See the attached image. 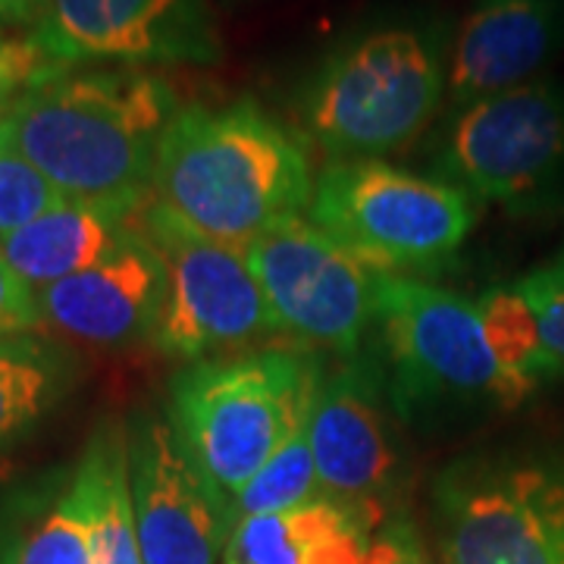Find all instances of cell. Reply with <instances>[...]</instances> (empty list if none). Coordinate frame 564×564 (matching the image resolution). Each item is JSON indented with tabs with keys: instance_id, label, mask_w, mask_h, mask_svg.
I'll list each match as a JSON object with an SVG mask.
<instances>
[{
	"instance_id": "cell-1",
	"label": "cell",
	"mask_w": 564,
	"mask_h": 564,
	"mask_svg": "<svg viewBox=\"0 0 564 564\" xmlns=\"http://www.w3.org/2000/svg\"><path fill=\"white\" fill-rule=\"evenodd\" d=\"M176 113L173 85L154 73L63 69L17 98L3 151L32 163L73 202L139 210Z\"/></svg>"
},
{
	"instance_id": "cell-2",
	"label": "cell",
	"mask_w": 564,
	"mask_h": 564,
	"mask_svg": "<svg viewBox=\"0 0 564 564\" xmlns=\"http://www.w3.org/2000/svg\"><path fill=\"white\" fill-rule=\"evenodd\" d=\"M314 182L302 135L242 98L180 107L163 132L151 195L195 232L245 251L276 223L302 217Z\"/></svg>"
},
{
	"instance_id": "cell-3",
	"label": "cell",
	"mask_w": 564,
	"mask_h": 564,
	"mask_svg": "<svg viewBox=\"0 0 564 564\" xmlns=\"http://www.w3.org/2000/svg\"><path fill=\"white\" fill-rule=\"evenodd\" d=\"M373 326L386 395L404 423L514 411L533 395L496 361L477 302L436 282L380 270Z\"/></svg>"
},
{
	"instance_id": "cell-4",
	"label": "cell",
	"mask_w": 564,
	"mask_h": 564,
	"mask_svg": "<svg viewBox=\"0 0 564 564\" xmlns=\"http://www.w3.org/2000/svg\"><path fill=\"white\" fill-rule=\"evenodd\" d=\"M326 380L311 348L204 358L170 386V423L202 470L232 496L302 433Z\"/></svg>"
},
{
	"instance_id": "cell-5",
	"label": "cell",
	"mask_w": 564,
	"mask_h": 564,
	"mask_svg": "<svg viewBox=\"0 0 564 564\" xmlns=\"http://www.w3.org/2000/svg\"><path fill=\"white\" fill-rule=\"evenodd\" d=\"M445 57L426 25H383L345 41L304 85V132L336 161L402 151L445 107Z\"/></svg>"
},
{
	"instance_id": "cell-6",
	"label": "cell",
	"mask_w": 564,
	"mask_h": 564,
	"mask_svg": "<svg viewBox=\"0 0 564 564\" xmlns=\"http://www.w3.org/2000/svg\"><path fill=\"white\" fill-rule=\"evenodd\" d=\"M433 502L443 564H564V436L462 455Z\"/></svg>"
},
{
	"instance_id": "cell-7",
	"label": "cell",
	"mask_w": 564,
	"mask_h": 564,
	"mask_svg": "<svg viewBox=\"0 0 564 564\" xmlns=\"http://www.w3.org/2000/svg\"><path fill=\"white\" fill-rule=\"evenodd\" d=\"M307 220L364 263L411 276L458 254L477 223V202L386 161H333L314 182Z\"/></svg>"
},
{
	"instance_id": "cell-8",
	"label": "cell",
	"mask_w": 564,
	"mask_h": 564,
	"mask_svg": "<svg viewBox=\"0 0 564 564\" xmlns=\"http://www.w3.org/2000/svg\"><path fill=\"white\" fill-rule=\"evenodd\" d=\"M436 180L470 202L540 210L564 195V88L536 79L445 110L430 141Z\"/></svg>"
},
{
	"instance_id": "cell-9",
	"label": "cell",
	"mask_w": 564,
	"mask_h": 564,
	"mask_svg": "<svg viewBox=\"0 0 564 564\" xmlns=\"http://www.w3.org/2000/svg\"><path fill=\"white\" fill-rule=\"evenodd\" d=\"M139 226L166 267V302L151 339L161 355L202 361L280 333L245 251L195 232L154 195L141 204Z\"/></svg>"
},
{
	"instance_id": "cell-10",
	"label": "cell",
	"mask_w": 564,
	"mask_h": 564,
	"mask_svg": "<svg viewBox=\"0 0 564 564\" xmlns=\"http://www.w3.org/2000/svg\"><path fill=\"white\" fill-rule=\"evenodd\" d=\"M280 333L339 358L361 355L377 323L380 270L345 251L304 217H289L245 248Z\"/></svg>"
},
{
	"instance_id": "cell-11",
	"label": "cell",
	"mask_w": 564,
	"mask_h": 564,
	"mask_svg": "<svg viewBox=\"0 0 564 564\" xmlns=\"http://www.w3.org/2000/svg\"><path fill=\"white\" fill-rule=\"evenodd\" d=\"M126 436L141 562H220L236 530L229 496L188 455L170 417L141 414Z\"/></svg>"
},
{
	"instance_id": "cell-12",
	"label": "cell",
	"mask_w": 564,
	"mask_h": 564,
	"mask_svg": "<svg viewBox=\"0 0 564 564\" xmlns=\"http://www.w3.org/2000/svg\"><path fill=\"white\" fill-rule=\"evenodd\" d=\"M32 39L63 66L76 63H217L210 0H51Z\"/></svg>"
},
{
	"instance_id": "cell-13",
	"label": "cell",
	"mask_w": 564,
	"mask_h": 564,
	"mask_svg": "<svg viewBox=\"0 0 564 564\" xmlns=\"http://www.w3.org/2000/svg\"><path fill=\"white\" fill-rule=\"evenodd\" d=\"M383 370L355 355L321 386L307 421L323 499L383 518V505L402 486V448L389 426Z\"/></svg>"
},
{
	"instance_id": "cell-14",
	"label": "cell",
	"mask_w": 564,
	"mask_h": 564,
	"mask_svg": "<svg viewBox=\"0 0 564 564\" xmlns=\"http://www.w3.org/2000/svg\"><path fill=\"white\" fill-rule=\"evenodd\" d=\"M166 302L161 251L135 226L107 258L39 292L44 321L101 348L151 343Z\"/></svg>"
},
{
	"instance_id": "cell-15",
	"label": "cell",
	"mask_w": 564,
	"mask_h": 564,
	"mask_svg": "<svg viewBox=\"0 0 564 564\" xmlns=\"http://www.w3.org/2000/svg\"><path fill=\"white\" fill-rule=\"evenodd\" d=\"M562 41V0H477L448 44L445 110L536 82Z\"/></svg>"
},
{
	"instance_id": "cell-16",
	"label": "cell",
	"mask_w": 564,
	"mask_h": 564,
	"mask_svg": "<svg viewBox=\"0 0 564 564\" xmlns=\"http://www.w3.org/2000/svg\"><path fill=\"white\" fill-rule=\"evenodd\" d=\"M383 518L317 499L280 514L242 518L223 564H361Z\"/></svg>"
},
{
	"instance_id": "cell-17",
	"label": "cell",
	"mask_w": 564,
	"mask_h": 564,
	"mask_svg": "<svg viewBox=\"0 0 564 564\" xmlns=\"http://www.w3.org/2000/svg\"><path fill=\"white\" fill-rule=\"evenodd\" d=\"M139 210L66 202L3 239L0 258L29 289L41 292L107 258L135 226Z\"/></svg>"
},
{
	"instance_id": "cell-18",
	"label": "cell",
	"mask_w": 564,
	"mask_h": 564,
	"mask_svg": "<svg viewBox=\"0 0 564 564\" xmlns=\"http://www.w3.org/2000/svg\"><path fill=\"white\" fill-rule=\"evenodd\" d=\"M73 380L57 345L32 333L0 339V445L13 443L54 408Z\"/></svg>"
},
{
	"instance_id": "cell-19",
	"label": "cell",
	"mask_w": 564,
	"mask_h": 564,
	"mask_svg": "<svg viewBox=\"0 0 564 564\" xmlns=\"http://www.w3.org/2000/svg\"><path fill=\"white\" fill-rule=\"evenodd\" d=\"M79 464L88 470L95 496V564H144L129 484V436L104 426Z\"/></svg>"
},
{
	"instance_id": "cell-20",
	"label": "cell",
	"mask_w": 564,
	"mask_h": 564,
	"mask_svg": "<svg viewBox=\"0 0 564 564\" xmlns=\"http://www.w3.org/2000/svg\"><path fill=\"white\" fill-rule=\"evenodd\" d=\"M477 311L484 321L486 343L505 373H511L530 392L562 380V367L549 358L536 314L518 292V285H496L484 292Z\"/></svg>"
},
{
	"instance_id": "cell-21",
	"label": "cell",
	"mask_w": 564,
	"mask_h": 564,
	"mask_svg": "<svg viewBox=\"0 0 564 564\" xmlns=\"http://www.w3.org/2000/svg\"><path fill=\"white\" fill-rule=\"evenodd\" d=\"M317 499H323V492L314 452L307 443V426H304L295 440L282 445L280 452L232 496V514L239 524L242 518L280 514V511H292Z\"/></svg>"
},
{
	"instance_id": "cell-22",
	"label": "cell",
	"mask_w": 564,
	"mask_h": 564,
	"mask_svg": "<svg viewBox=\"0 0 564 564\" xmlns=\"http://www.w3.org/2000/svg\"><path fill=\"white\" fill-rule=\"evenodd\" d=\"M13 564H95V496L82 464L66 496L29 533Z\"/></svg>"
},
{
	"instance_id": "cell-23",
	"label": "cell",
	"mask_w": 564,
	"mask_h": 564,
	"mask_svg": "<svg viewBox=\"0 0 564 564\" xmlns=\"http://www.w3.org/2000/svg\"><path fill=\"white\" fill-rule=\"evenodd\" d=\"M66 202L73 198L44 180L32 163L17 158L13 151H0V242Z\"/></svg>"
},
{
	"instance_id": "cell-24",
	"label": "cell",
	"mask_w": 564,
	"mask_h": 564,
	"mask_svg": "<svg viewBox=\"0 0 564 564\" xmlns=\"http://www.w3.org/2000/svg\"><path fill=\"white\" fill-rule=\"evenodd\" d=\"M514 285L536 314L549 358L558 364L564 373V261L555 258L552 263H543Z\"/></svg>"
},
{
	"instance_id": "cell-25",
	"label": "cell",
	"mask_w": 564,
	"mask_h": 564,
	"mask_svg": "<svg viewBox=\"0 0 564 564\" xmlns=\"http://www.w3.org/2000/svg\"><path fill=\"white\" fill-rule=\"evenodd\" d=\"M63 69L69 66L54 61L32 35L20 39L0 29V91L3 95H22Z\"/></svg>"
},
{
	"instance_id": "cell-26",
	"label": "cell",
	"mask_w": 564,
	"mask_h": 564,
	"mask_svg": "<svg viewBox=\"0 0 564 564\" xmlns=\"http://www.w3.org/2000/svg\"><path fill=\"white\" fill-rule=\"evenodd\" d=\"M361 564H443L430 555V549L421 540L417 527L408 518H386L383 524L373 530Z\"/></svg>"
},
{
	"instance_id": "cell-27",
	"label": "cell",
	"mask_w": 564,
	"mask_h": 564,
	"mask_svg": "<svg viewBox=\"0 0 564 564\" xmlns=\"http://www.w3.org/2000/svg\"><path fill=\"white\" fill-rule=\"evenodd\" d=\"M41 323L44 314H41L39 292L29 289L0 258V339L32 333Z\"/></svg>"
},
{
	"instance_id": "cell-28",
	"label": "cell",
	"mask_w": 564,
	"mask_h": 564,
	"mask_svg": "<svg viewBox=\"0 0 564 564\" xmlns=\"http://www.w3.org/2000/svg\"><path fill=\"white\" fill-rule=\"evenodd\" d=\"M51 0H0V29H39Z\"/></svg>"
},
{
	"instance_id": "cell-29",
	"label": "cell",
	"mask_w": 564,
	"mask_h": 564,
	"mask_svg": "<svg viewBox=\"0 0 564 564\" xmlns=\"http://www.w3.org/2000/svg\"><path fill=\"white\" fill-rule=\"evenodd\" d=\"M20 95H3L0 91V151H3V135H7V120H10V110H13V104H17Z\"/></svg>"
},
{
	"instance_id": "cell-30",
	"label": "cell",
	"mask_w": 564,
	"mask_h": 564,
	"mask_svg": "<svg viewBox=\"0 0 564 564\" xmlns=\"http://www.w3.org/2000/svg\"><path fill=\"white\" fill-rule=\"evenodd\" d=\"M558 261H564V248H562V254H558Z\"/></svg>"
}]
</instances>
